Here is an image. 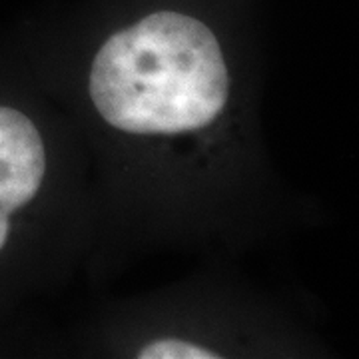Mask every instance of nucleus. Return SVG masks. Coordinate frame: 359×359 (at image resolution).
Returning a JSON list of instances; mask_svg holds the SVG:
<instances>
[{
  "mask_svg": "<svg viewBox=\"0 0 359 359\" xmlns=\"http://www.w3.org/2000/svg\"><path fill=\"white\" fill-rule=\"evenodd\" d=\"M230 78L214 32L180 13H154L104 44L90 72L102 118L132 134H178L214 122Z\"/></svg>",
  "mask_w": 359,
  "mask_h": 359,
  "instance_id": "obj_1",
  "label": "nucleus"
},
{
  "mask_svg": "<svg viewBox=\"0 0 359 359\" xmlns=\"http://www.w3.org/2000/svg\"><path fill=\"white\" fill-rule=\"evenodd\" d=\"M140 359H216L218 355L180 339H162L146 346L138 353Z\"/></svg>",
  "mask_w": 359,
  "mask_h": 359,
  "instance_id": "obj_3",
  "label": "nucleus"
},
{
  "mask_svg": "<svg viewBox=\"0 0 359 359\" xmlns=\"http://www.w3.org/2000/svg\"><path fill=\"white\" fill-rule=\"evenodd\" d=\"M6 236H8V216L0 214V250L6 244Z\"/></svg>",
  "mask_w": 359,
  "mask_h": 359,
  "instance_id": "obj_4",
  "label": "nucleus"
},
{
  "mask_svg": "<svg viewBox=\"0 0 359 359\" xmlns=\"http://www.w3.org/2000/svg\"><path fill=\"white\" fill-rule=\"evenodd\" d=\"M46 154L39 130L22 112L0 108V212L13 214L39 192Z\"/></svg>",
  "mask_w": 359,
  "mask_h": 359,
  "instance_id": "obj_2",
  "label": "nucleus"
}]
</instances>
